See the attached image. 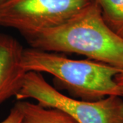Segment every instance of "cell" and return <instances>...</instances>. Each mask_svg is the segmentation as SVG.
<instances>
[{"label": "cell", "mask_w": 123, "mask_h": 123, "mask_svg": "<svg viewBox=\"0 0 123 123\" xmlns=\"http://www.w3.org/2000/svg\"><path fill=\"white\" fill-rule=\"evenodd\" d=\"M121 36L123 38V34L121 35ZM115 80L118 84L120 94L123 97V70H120V73L116 75V76L115 77Z\"/></svg>", "instance_id": "cell-9"}, {"label": "cell", "mask_w": 123, "mask_h": 123, "mask_svg": "<svg viewBox=\"0 0 123 123\" xmlns=\"http://www.w3.org/2000/svg\"><path fill=\"white\" fill-rule=\"evenodd\" d=\"M22 112L21 123H77L61 110L47 107L30 101H18Z\"/></svg>", "instance_id": "cell-6"}, {"label": "cell", "mask_w": 123, "mask_h": 123, "mask_svg": "<svg viewBox=\"0 0 123 123\" xmlns=\"http://www.w3.org/2000/svg\"><path fill=\"white\" fill-rule=\"evenodd\" d=\"M16 98L34 99L41 105L61 110L77 123H123V97L109 96L97 101L71 98L59 92L41 73L27 72Z\"/></svg>", "instance_id": "cell-3"}, {"label": "cell", "mask_w": 123, "mask_h": 123, "mask_svg": "<svg viewBox=\"0 0 123 123\" xmlns=\"http://www.w3.org/2000/svg\"><path fill=\"white\" fill-rule=\"evenodd\" d=\"M22 62L27 72L52 75L63 88L81 100L122 97L115 80L121 70L114 66L91 60H73L31 47L23 49Z\"/></svg>", "instance_id": "cell-2"}, {"label": "cell", "mask_w": 123, "mask_h": 123, "mask_svg": "<svg viewBox=\"0 0 123 123\" xmlns=\"http://www.w3.org/2000/svg\"><path fill=\"white\" fill-rule=\"evenodd\" d=\"M22 112L20 107L16 103L13 107L10 110L7 117L0 123H21Z\"/></svg>", "instance_id": "cell-8"}, {"label": "cell", "mask_w": 123, "mask_h": 123, "mask_svg": "<svg viewBox=\"0 0 123 123\" xmlns=\"http://www.w3.org/2000/svg\"><path fill=\"white\" fill-rule=\"evenodd\" d=\"M94 0H4L0 3V25L23 36L57 26Z\"/></svg>", "instance_id": "cell-4"}, {"label": "cell", "mask_w": 123, "mask_h": 123, "mask_svg": "<svg viewBox=\"0 0 123 123\" xmlns=\"http://www.w3.org/2000/svg\"><path fill=\"white\" fill-rule=\"evenodd\" d=\"M101 8L107 25L119 35L123 34V0H94Z\"/></svg>", "instance_id": "cell-7"}, {"label": "cell", "mask_w": 123, "mask_h": 123, "mask_svg": "<svg viewBox=\"0 0 123 123\" xmlns=\"http://www.w3.org/2000/svg\"><path fill=\"white\" fill-rule=\"evenodd\" d=\"M24 37L31 48L76 53L123 70V38L107 25L94 1L60 25Z\"/></svg>", "instance_id": "cell-1"}, {"label": "cell", "mask_w": 123, "mask_h": 123, "mask_svg": "<svg viewBox=\"0 0 123 123\" xmlns=\"http://www.w3.org/2000/svg\"><path fill=\"white\" fill-rule=\"evenodd\" d=\"M4 1V0H0V3H1V2Z\"/></svg>", "instance_id": "cell-10"}, {"label": "cell", "mask_w": 123, "mask_h": 123, "mask_svg": "<svg viewBox=\"0 0 123 123\" xmlns=\"http://www.w3.org/2000/svg\"><path fill=\"white\" fill-rule=\"evenodd\" d=\"M24 48L17 40L0 34V105L16 97L27 71L23 66Z\"/></svg>", "instance_id": "cell-5"}]
</instances>
